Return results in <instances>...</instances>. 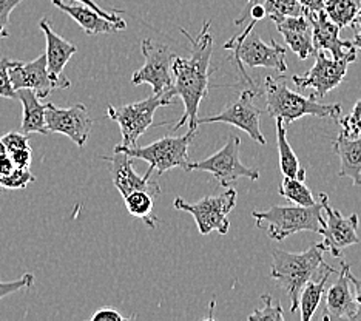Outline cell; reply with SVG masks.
<instances>
[{
  "mask_svg": "<svg viewBox=\"0 0 361 321\" xmlns=\"http://www.w3.org/2000/svg\"><path fill=\"white\" fill-rule=\"evenodd\" d=\"M258 2H259V0H247V5H245V6L243 8V10H247L249 6H252L253 4H258Z\"/></svg>",
  "mask_w": 361,
  "mask_h": 321,
  "instance_id": "cell-45",
  "label": "cell"
},
{
  "mask_svg": "<svg viewBox=\"0 0 361 321\" xmlns=\"http://www.w3.org/2000/svg\"><path fill=\"white\" fill-rule=\"evenodd\" d=\"M14 162L10 158V155H5L0 158V178H5L6 175H10V173L14 170Z\"/></svg>",
  "mask_w": 361,
  "mask_h": 321,
  "instance_id": "cell-42",
  "label": "cell"
},
{
  "mask_svg": "<svg viewBox=\"0 0 361 321\" xmlns=\"http://www.w3.org/2000/svg\"><path fill=\"white\" fill-rule=\"evenodd\" d=\"M144 65L131 76V84L152 85L153 93L170 92L173 88V71L171 62L176 54L171 53L170 47L156 42L153 39H144L141 42Z\"/></svg>",
  "mask_w": 361,
  "mask_h": 321,
  "instance_id": "cell-10",
  "label": "cell"
},
{
  "mask_svg": "<svg viewBox=\"0 0 361 321\" xmlns=\"http://www.w3.org/2000/svg\"><path fill=\"white\" fill-rule=\"evenodd\" d=\"M334 152L340 158L338 178H349L361 186V136L346 138L341 133L334 141Z\"/></svg>",
  "mask_w": 361,
  "mask_h": 321,
  "instance_id": "cell-22",
  "label": "cell"
},
{
  "mask_svg": "<svg viewBox=\"0 0 361 321\" xmlns=\"http://www.w3.org/2000/svg\"><path fill=\"white\" fill-rule=\"evenodd\" d=\"M261 300L264 303V308L262 309H255L252 314L247 317L252 321H264V320H272V321H283L284 314H283V308L280 303H275L272 300V295L264 293L261 295Z\"/></svg>",
  "mask_w": 361,
  "mask_h": 321,
  "instance_id": "cell-30",
  "label": "cell"
},
{
  "mask_svg": "<svg viewBox=\"0 0 361 321\" xmlns=\"http://www.w3.org/2000/svg\"><path fill=\"white\" fill-rule=\"evenodd\" d=\"M275 128H276V147H278V155H280L281 173L287 178H295L300 170V159L298 156L295 155L289 141H287L286 126L280 118H275Z\"/></svg>",
  "mask_w": 361,
  "mask_h": 321,
  "instance_id": "cell-25",
  "label": "cell"
},
{
  "mask_svg": "<svg viewBox=\"0 0 361 321\" xmlns=\"http://www.w3.org/2000/svg\"><path fill=\"white\" fill-rule=\"evenodd\" d=\"M352 28L355 30V35H354V40H352V44H354L355 48L361 49V16H357L350 25Z\"/></svg>",
  "mask_w": 361,
  "mask_h": 321,
  "instance_id": "cell-43",
  "label": "cell"
},
{
  "mask_svg": "<svg viewBox=\"0 0 361 321\" xmlns=\"http://www.w3.org/2000/svg\"><path fill=\"white\" fill-rule=\"evenodd\" d=\"M5 155H8V152H6V148L2 143V139H0V158H2V156H5Z\"/></svg>",
  "mask_w": 361,
  "mask_h": 321,
  "instance_id": "cell-44",
  "label": "cell"
},
{
  "mask_svg": "<svg viewBox=\"0 0 361 321\" xmlns=\"http://www.w3.org/2000/svg\"><path fill=\"white\" fill-rule=\"evenodd\" d=\"M32 284H35V275L32 274H25L18 279H13V281H0V300L22 289H30Z\"/></svg>",
  "mask_w": 361,
  "mask_h": 321,
  "instance_id": "cell-34",
  "label": "cell"
},
{
  "mask_svg": "<svg viewBox=\"0 0 361 321\" xmlns=\"http://www.w3.org/2000/svg\"><path fill=\"white\" fill-rule=\"evenodd\" d=\"M224 49L233 52V59L236 61L238 68L241 71V76L249 85L253 88V80L245 73L244 65L250 68H274L278 73H287V62H286V47L280 45L275 39L270 40L267 45L264 40L259 37L258 32L250 31L244 39H236L235 36L224 44Z\"/></svg>",
  "mask_w": 361,
  "mask_h": 321,
  "instance_id": "cell-7",
  "label": "cell"
},
{
  "mask_svg": "<svg viewBox=\"0 0 361 321\" xmlns=\"http://www.w3.org/2000/svg\"><path fill=\"white\" fill-rule=\"evenodd\" d=\"M361 0H326L324 11L340 30L350 27L358 16Z\"/></svg>",
  "mask_w": 361,
  "mask_h": 321,
  "instance_id": "cell-27",
  "label": "cell"
},
{
  "mask_svg": "<svg viewBox=\"0 0 361 321\" xmlns=\"http://www.w3.org/2000/svg\"><path fill=\"white\" fill-rule=\"evenodd\" d=\"M298 2L301 4V6H302V10H305V13H309V11L324 10L326 0H298Z\"/></svg>",
  "mask_w": 361,
  "mask_h": 321,
  "instance_id": "cell-41",
  "label": "cell"
},
{
  "mask_svg": "<svg viewBox=\"0 0 361 321\" xmlns=\"http://www.w3.org/2000/svg\"><path fill=\"white\" fill-rule=\"evenodd\" d=\"M154 198L152 193L144 190L131 192L124 198L126 207L130 215L136 218H141L147 226L154 229L158 218L153 217V207H154Z\"/></svg>",
  "mask_w": 361,
  "mask_h": 321,
  "instance_id": "cell-26",
  "label": "cell"
},
{
  "mask_svg": "<svg viewBox=\"0 0 361 321\" xmlns=\"http://www.w3.org/2000/svg\"><path fill=\"white\" fill-rule=\"evenodd\" d=\"M341 127V135L346 138H357L361 135V99H358L357 104L352 109L350 114L344 116L338 121Z\"/></svg>",
  "mask_w": 361,
  "mask_h": 321,
  "instance_id": "cell-32",
  "label": "cell"
},
{
  "mask_svg": "<svg viewBox=\"0 0 361 321\" xmlns=\"http://www.w3.org/2000/svg\"><path fill=\"white\" fill-rule=\"evenodd\" d=\"M358 16H361V5H360V10H358Z\"/></svg>",
  "mask_w": 361,
  "mask_h": 321,
  "instance_id": "cell-46",
  "label": "cell"
},
{
  "mask_svg": "<svg viewBox=\"0 0 361 321\" xmlns=\"http://www.w3.org/2000/svg\"><path fill=\"white\" fill-rule=\"evenodd\" d=\"M28 141H30V136L22 133V131H10V133L4 135L2 138V143L8 153H13L16 150H20V148L30 147Z\"/></svg>",
  "mask_w": 361,
  "mask_h": 321,
  "instance_id": "cell-36",
  "label": "cell"
},
{
  "mask_svg": "<svg viewBox=\"0 0 361 321\" xmlns=\"http://www.w3.org/2000/svg\"><path fill=\"white\" fill-rule=\"evenodd\" d=\"M104 159L110 164L113 184L122 198L136 190L149 192L153 196L161 195L159 184L152 181V178L139 176L133 167V158L126 152H114L113 156H104Z\"/></svg>",
  "mask_w": 361,
  "mask_h": 321,
  "instance_id": "cell-16",
  "label": "cell"
},
{
  "mask_svg": "<svg viewBox=\"0 0 361 321\" xmlns=\"http://www.w3.org/2000/svg\"><path fill=\"white\" fill-rule=\"evenodd\" d=\"M13 61L8 57L0 59V97L5 99H18V93L11 84L10 79V65Z\"/></svg>",
  "mask_w": 361,
  "mask_h": 321,
  "instance_id": "cell-33",
  "label": "cell"
},
{
  "mask_svg": "<svg viewBox=\"0 0 361 321\" xmlns=\"http://www.w3.org/2000/svg\"><path fill=\"white\" fill-rule=\"evenodd\" d=\"M355 59L357 56L334 59V57H327L326 52H317L314 67L301 76L293 74L292 82L301 90L310 88L314 92L310 97L318 101L341 84L348 74L349 63L355 62Z\"/></svg>",
  "mask_w": 361,
  "mask_h": 321,
  "instance_id": "cell-11",
  "label": "cell"
},
{
  "mask_svg": "<svg viewBox=\"0 0 361 321\" xmlns=\"http://www.w3.org/2000/svg\"><path fill=\"white\" fill-rule=\"evenodd\" d=\"M45 127L48 133H61L82 148L92 133L93 119L88 116V110L84 104L59 109L54 104L47 102Z\"/></svg>",
  "mask_w": 361,
  "mask_h": 321,
  "instance_id": "cell-13",
  "label": "cell"
},
{
  "mask_svg": "<svg viewBox=\"0 0 361 321\" xmlns=\"http://www.w3.org/2000/svg\"><path fill=\"white\" fill-rule=\"evenodd\" d=\"M18 93V99L22 104V123L20 131L25 135H48L45 127V110L47 104L40 102L37 95L31 90L20 88L16 90Z\"/></svg>",
  "mask_w": 361,
  "mask_h": 321,
  "instance_id": "cell-23",
  "label": "cell"
},
{
  "mask_svg": "<svg viewBox=\"0 0 361 321\" xmlns=\"http://www.w3.org/2000/svg\"><path fill=\"white\" fill-rule=\"evenodd\" d=\"M262 6L266 10V18L275 22V25L283 22L286 18L305 14L298 0H264Z\"/></svg>",
  "mask_w": 361,
  "mask_h": 321,
  "instance_id": "cell-29",
  "label": "cell"
},
{
  "mask_svg": "<svg viewBox=\"0 0 361 321\" xmlns=\"http://www.w3.org/2000/svg\"><path fill=\"white\" fill-rule=\"evenodd\" d=\"M350 266L348 262L341 261V269L338 270V279L332 284L326 292L324 309L322 318L324 321H336V320H352L355 315L357 304L354 295L350 292V279L348 272Z\"/></svg>",
  "mask_w": 361,
  "mask_h": 321,
  "instance_id": "cell-19",
  "label": "cell"
},
{
  "mask_svg": "<svg viewBox=\"0 0 361 321\" xmlns=\"http://www.w3.org/2000/svg\"><path fill=\"white\" fill-rule=\"evenodd\" d=\"M23 0H0V39L10 37L8 25H10V16Z\"/></svg>",
  "mask_w": 361,
  "mask_h": 321,
  "instance_id": "cell-35",
  "label": "cell"
},
{
  "mask_svg": "<svg viewBox=\"0 0 361 321\" xmlns=\"http://www.w3.org/2000/svg\"><path fill=\"white\" fill-rule=\"evenodd\" d=\"M0 188H2V187H0Z\"/></svg>",
  "mask_w": 361,
  "mask_h": 321,
  "instance_id": "cell-47",
  "label": "cell"
},
{
  "mask_svg": "<svg viewBox=\"0 0 361 321\" xmlns=\"http://www.w3.org/2000/svg\"><path fill=\"white\" fill-rule=\"evenodd\" d=\"M326 252L324 244L317 243L310 246L306 252L292 253L275 249L272 252V269L270 277L283 287L290 300V312H297L300 303V292L310 279H314L319 272L331 267L323 260Z\"/></svg>",
  "mask_w": 361,
  "mask_h": 321,
  "instance_id": "cell-2",
  "label": "cell"
},
{
  "mask_svg": "<svg viewBox=\"0 0 361 321\" xmlns=\"http://www.w3.org/2000/svg\"><path fill=\"white\" fill-rule=\"evenodd\" d=\"M264 96L269 114L272 118H280L284 126L295 122L302 116L317 118H336L341 113L340 104H322L306 97L286 85L284 76H267L264 80Z\"/></svg>",
  "mask_w": 361,
  "mask_h": 321,
  "instance_id": "cell-3",
  "label": "cell"
},
{
  "mask_svg": "<svg viewBox=\"0 0 361 321\" xmlns=\"http://www.w3.org/2000/svg\"><path fill=\"white\" fill-rule=\"evenodd\" d=\"M126 317L121 315L114 308H101L92 315V321H124Z\"/></svg>",
  "mask_w": 361,
  "mask_h": 321,
  "instance_id": "cell-39",
  "label": "cell"
},
{
  "mask_svg": "<svg viewBox=\"0 0 361 321\" xmlns=\"http://www.w3.org/2000/svg\"><path fill=\"white\" fill-rule=\"evenodd\" d=\"M276 28L284 37L287 47L300 57V61H306L307 57L317 54L314 39H312V25L306 14L286 18L276 25Z\"/></svg>",
  "mask_w": 361,
  "mask_h": 321,
  "instance_id": "cell-20",
  "label": "cell"
},
{
  "mask_svg": "<svg viewBox=\"0 0 361 321\" xmlns=\"http://www.w3.org/2000/svg\"><path fill=\"white\" fill-rule=\"evenodd\" d=\"M8 155H10V158L13 159L16 167H25V169H30V166H31V158H32L31 147L20 148V150H16V152L8 153Z\"/></svg>",
  "mask_w": 361,
  "mask_h": 321,
  "instance_id": "cell-38",
  "label": "cell"
},
{
  "mask_svg": "<svg viewBox=\"0 0 361 321\" xmlns=\"http://www.w3.org/2000/svg\"><path fill=\"white\" fill-rule=\"evenodd\" d=\"M336 272L332 266L324 269L322 274H319L318 279H310L302 287L300 292V303H298V309L301 312V320L302 321H309L314 314L317 312L319 303H322L323 298V292L327 279H329L331 274Z\"/></svg>",
  "mask_w": 361,
  "mask_h": 321,
  "instance_id": "cell-24",
  "label": "cell"
},
{
  "mask_svg": "<svg viewBox=\"0 0 361 321\" xmlns=\"http://www.w3.org/2000/svg\"><path fill=\"white\" fill-rule=\"evenodd\" d=\"M196 131L188 130L184 136H166L150 145L121 148L114 147V152H126L133 159H141L149 162V170L145 171L147 178H152L153 173H166L171 169H183L188 173V147L193 143Z\"/></svg>",
  "mask_w": 361,
  "mask_h": 321,
  "instance_id": "cell-5",
  "label": "cell"
},
{
  "mask_svg": "<svg viewBox=\"0 0 361 321\" xmlns=\"http://www.w3.org/2000/svg\"><path fill=\"white\" fill-rule=\"evenodd\" d=\"M323 201V210L326 212V221L319 229V235H323V244L327 252H331L335 258H341V250L349 246L360 243L358 238V222L357 213L349 217H343L340 210H335L329 204V196L319 193Z\"/></svg>",
  "mask_w": 361,
  "mask_h": 321,
  "instance_id": "cell-14",
  "label": "cell"
},
{
  "mask_svg": "<svg viewBox=\"0 0 361 321\" xmlns=\"http://www.w3.org/2000/svg\"><path fill=\"white\" fill-rule=\"evenodd\" d=\"M210 20L202 25L200 35L193 39L185 30L180 32L192 44V53L188 57L175 56L171 62L173 71V88L176 96L183 99L184 114L173 127L175 131L180 127L188 126V130H198V111L200 104L209 93L210 80V59L213 54V36L210 32Z\"/></svg>",
  "mask_w": 361,
  "mask_h": 321,
  "instance_id": "cell-1",
  "label": "cell"
},
{
  "mask_svg": "<svg viewBox=\"0 0 361 321\" xmlns=\"http://www.w3.org/2000/svg\"><path fill=\"white\" fill-rule=\"evenodd\" d=\"M47 39V70L56 88H68L71 85L70 79L65 78L63 70L73 56L78 53V47L70 44L61 35L51 28V22L42 19L39 23Z\"/></svg>",
  "mask_w": 361,
  "mask_h": 321,
  "instance_id": "cell-15",
  "label": "cell"
},
{
  "mask_svg": "<svg viewBox=\"0 0 361 321\" xmlns=\"http://www.w3.org/2000/svg\"><path fill=\"white\" fill-rule=\"evenodd\" d=\"M51 2L61 11L68 14L85 31L87 36L110 35V32L121 31V27H118L116 23L106 20L101 14H97L94 10L84 4H65L63 0H51Z\"/></svg>",
  "mask_w": 361,
  "mask_h": 321,
  "instance_id": "cell-21",
  "label": "cell"
},
{
  "mask_svg": "<svg viewBox=\"0 0 361 321\" xmlns=\"http://www.w3.org/2000/svg\"><path fill=\"white\" fill-rule=\"evenodd\" d=\"M255 90L247 88L241 92L240 97L235 102L227 105L223 111H219L215 116H198V126L200 123H231L233 127L241 128L245 131L253 141L266 145V138L261 131V109L255 104Z\"/></svg>",
  "mask_w": 361,
  "mask_h": 321,
  "instance_id": "cell-12",
  "label": "cell"
},
{
  "mask_svg": "<svg viewBox=\"0 0 361 321\" xmlns=\"http://www.w3.org/2000/svg\"><path fill=\"white\" fill-rule=\"evenodd\" d=\"M240 136H231L226 145L215 155L202 161L188 164V171H207L215 178L219 186L224 188L232 187L240 178H247L250 181L259 179V170L245 167L240 159Z\"/></svg>",
  "mask_w": 361,
  "mask_h": 321,
  "instance_id": "cell-9",
  "label": "cell"
},
{
  "mask_svg": "<svg viewBox=\"0 0 361 321\" xmlns=\"http://www.w3.org/2000/svg\"><path fill=\"white\" fill-rule=\"evenodd\" d=\"M236 205V190L227 187L224 193L216 196H206L198 202H187L184 198L178 196L173 201V207L179 212H187L195 218L196 226L201 235H209L218 232L219 235H227L231 229L228 213Z\"/></svg>",
  "mask_w": 361,
  "mask_h": 321,
  "instance_id": "cell-8",
  "label": "cell"
},
{
  "mask_svg": "<svg viewBox=\"0 0 361 321\" xmlns=\"http://www.w3.org/2000/svg\"><path fill=\"white\" fill-rule=\"evenodd\" d=\"M312 25V39L317 52H329L334 59L346 56H357L352 40L340 39V28L327 18L324 10L305 13Z\"/></svg>",
  "mask_w": 361,
  "mask_h": 321,
  "instance_id": "cell-17",
  "label": "cell"
},
{
  "mask_svg": "<svg viewBox=\"0 0 361 321\" xmlns=\"http://www.w3.org/2000/svg\"><path fill=\"white\" fill-rule=\"evenodd\" d=\"M35 181L36 176L32 175L30 169L14 167L10 175L0 178V187L10 188V190H18V188H27L28 184L35 183Z\"/></svg>",
  "mask_w": 361,
  "mask_h": 321,
  "instance_id": "cell-31",
  "label": "cell"
},
{
  "mask_svg": "<svg viewBox=\"0 0 361 321\" xmlns=\"http://www.w3.org/2000/svg\"><path fill=\"white\" fill-rule=\"evenodd\" d=\"M10 79L14 90H31L39 99H47L56 88L47 70L45 54H40L31 62L13 61L10 65Z\"/></svg>",
  "mask_w": 361,
  "mask_h": 321,
  "instance_id": "cell-18",
  "label": "cell"
},
{
  "mask_svg": "<svg viewBox=\"0 0 361 321\" xmlns=\"http://www.w3.org/2000/svg\"><path fill=\"white\" fill-rule=\"evenodd\" d=\"M76 2L90 6V8H92V10H94L97 14H101L102 18H105L106 20L116 23L118 27H121V30H126L127 28L126 20L122 19V18H119V16L116 14V11H106V10H104V8H101L99 5H97L94 0H76Z\"/></svg>",
  "mask_w": 361,
  "mask_h": 321,
  "instance_id": "cell-37",
  "label": "cell"
},
{
  "mask_svg": "<svg viewBox=\"0 0 361 321\" xmlns=\"http://www.w3.org/2000/svg\"><path fill=\"white\" fill-rule=\"evenodd\" d=\"M278 193L286 198V200L298 205H314L317 202L315 196L312 195L309 187L305 184V181H300L297 178L284 176L280 188H278Z\"/></svg>",
  "mask_w": 361,
  "mask_h": 321,
  "instance_id": "cell-28",
  "label": "cell"
},
{
  "mask_svg": "<svg viewBox=\"0 0 361 321\" xmlns=\"http://www.w3.org/2000/svg\"><path fill=\"white\" fill-rule=\"evenodd\" d=\"M252 217L257 227L266 229L272 240L283 241L298 232L318 234L324 222L323 201L319 198L314 205H274L267 210L252 212Z\"/></svg>",
  "mask_w": 361,
  "mask_h": 321,
  "instance_id": "cell-4",
  "label": "cell"
},
{
  "mask_svg": "<svg viewBox=\"0 0 361 321\" xmlns=\"http://www.w3.org/2000/svg\"><path fill=\"white\" fill-rule=\"evenodd\" d=\"M348 277L350 279V286H354V289H355L354 298H355V304H357V310H355V315H354V318H352V321H361V279L352 275L350 270L348 272Z\"/></svg>",
  "mask_w": 361,
  "mask_h": 321,
  "instance_id": "cell-40",
  "label": "cell"
},
{
  "mask_svg": "<svg viewBox=\"0 0 361 321\" xmlns=\"http://www.w3.org/2000/svg\"><path fill=\"white\" fill-rule=\"evenodd\" d=\"M176 96L175 90L162 93H153L144 101L113 107L109 105L106 114L111 121L119 123L122 133V144L121 148L135 147L137 139L141 138L147 130L153 126L154 113L161 107H169L173 104V97Z\"/></svg>",
  "mask_w": 361,
  "mask_h": 321,
  "instance_id": "cell-6",
  "label": "cell"
}]
</instances>
